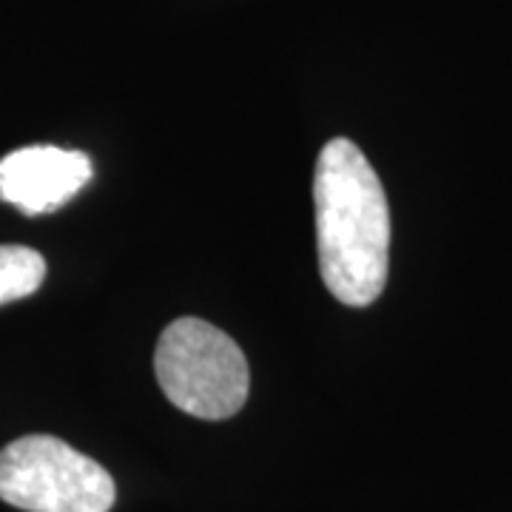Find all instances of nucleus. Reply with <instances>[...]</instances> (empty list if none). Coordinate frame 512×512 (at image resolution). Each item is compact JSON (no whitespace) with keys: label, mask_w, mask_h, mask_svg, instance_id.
Instances as JSON below:
<instances>
[{"label":"nucleus","mask_w":512,"mask_h":512,"mask_svg":"<svg viewBox=\"0 0 512 512\" xmlns=\"http://www.w3.org/2000/svg\"><path fill=\"white\" fill-rule=\"evenodd\" d=\"M114 478L55 436H23L0 450V501L26 512H109Z\"/></svg>","instance_id":"7ed1b4c3"},{"label":"nucleus","mask_w":512,"mask_h":512,"mask_svg":"<svg viewBox=\"0 0 512 512\" xmlns=\"http://www.w3.org/2000/svg\"><path fill=\"white\" fill-rule=\"evenodd\" d=\"M154 370L165 399L197 419L237 416L251 387L242 348L225 330L194 316H183L163 330Z\"/></svg>","instance_id":"f03ea898"},{"label":"nucleus","mask_w":512,"mask_h":512,"mask_svg":"<svg viewBox=\"0 0 512 512\" xmlns=\"http://www.w3.org/2000/svg\"><path fill=\"white\" fill-rule=\"evenodd\" d=\"M94 165L83 151L26 146L0 157V202L26 217L52 214L92 180Z\"/></svg>","instance_id":"20e7f679"},{"label":"nucleus","mask_w":512,"mask_h":512,"mask_svg":"<svg viewBox=\"0 0 512 512\" xmlns=\"http://www.w3.org/2000/svg\"><path fill=\"white\" fill-rule=\"evenodd\" d=\"M46 259L26 245H0V305L26 299L43 285Z\"/></svg>","instance_id":"39448f33"},{"label":"nucleus","mask_w":512,"mask_h":512,"mask_svg":"<svg viewBox=\"0 0 512 512\" xmlns=\"http://www.w3.org/2000/svg\"><path fill=\"white\" fill-rule=\"evenodd\" d=\"M313 205L322 282L342 305H373L390 271V208L379 174L348 137L319 151Z\"/></svg>","instance_id":"f257e3e1"}]
</instances>
